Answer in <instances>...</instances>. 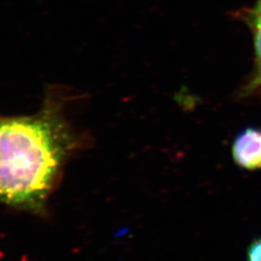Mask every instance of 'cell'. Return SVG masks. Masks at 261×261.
Returning <instances> with one entry per match:
<instances>
[{"label":"cell","mask_w":261,"mask_h":261,"mask_svg":"<svg viewBox=\"0 0 261 261\" xmlns=\"http://www.w3.org/2000/svg\"><path fill=\"white\" fill-rule=\"evenodd\" d=\"M260 86L261 69H259V70H258V72L256 73V75L253 76L252 82L247 85L246 90H247L248 92H250V91H252V90H254V89H256V88H258V87H260Z\"/></svg>","instance_id":"5"},{"label":"cell","mask_w":261,"mask_h":261,"mask_svg":"<svg viewBox=\"0 0 261 261\" xmlns=\"http://www.w3.org/2000/svg\"><path fill=\"white\" fill-rule=\"evenodd\" d=\"M254 34V50L258 64V70L261 69V20L251 22Z\"/></svg>","instance_id":"3"},{"label":"cell","mask_w":261,"mask_h":261,"mask_svg":"<svg viewBox=\"0 0 261 261\" xmlns=\"http://www.w3.org/2000/svg\"><path fill=\"white\" fill-rule=\"evenodd\" d=\"M261 20V0H258L256 7L252 11V16L251 18V22Z\"/></svg>","instance_id":"6"},{"label":"cell","mask_w":261,"mask_h":261,"mask_svg":"<svg viewBox=\"0 0 261 261\" xmlns=\"http://www.w3.org/2000/svg\"><path fill=\"white\" fill-rule=\"evenodd\" d=\"M80 145L62 103L51 95L34 114L0 115V202L42 211Z\"/></svg>","instance_id":"1"},{"label":"cell","mask_w":261,"mask_h":261,"mask_svg":"<svg viewBox=\"0 0 261 261\" xmlns=\"http://www.w3.org/2000/svg\"><path fill=\"white\" fill-rule=\"evenodd\" d=\"M247 261H261V238L252 241L248 249Z\"/></svg>","instance_id":"4"},{"label":"cell","mask_w":261,"mask_h":261,"mask_svg":"<svg viewBox=\"0 0 261 261\" xmlns=\"http://www.w3.org/2000/svg\"><path fill=\"white\" fill-rule=\"evenodd\" d=\"M234 163L246 170L261 169V129L247 128L234 140Z\"/></svg>","instance_id":"2"}]
</instances>
